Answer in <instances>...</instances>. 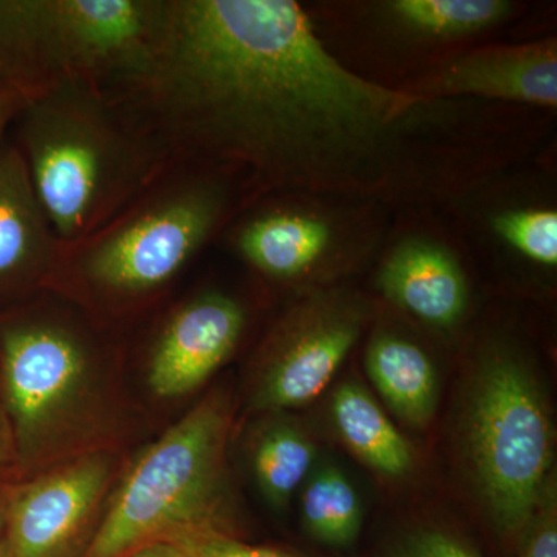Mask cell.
Wrapping results in <instances>:
<instances>
[{"label": "cell", "mask_w": 557, "mask_h": 557, "mask_svg": "<svg viewBox=\"0 0 557 557\" xmlns=\"http://www.w3.org/2000/svg\"><path fill=\"white\" fill-rule=\"evenodd\" d=\"M106 90L172 159L247 193H405L438 116V100L339 64L293 0H163Z\"/></svg>", "instance_id": "6da1fadb"}, {"label": "cell", "mask_w": 557, "mask_h": 557, "mask_svg": "<svg viewBox=\"0 0 557 557\" xmlns=\"http://www.w3.org/2000/svg\"><path fill=\"white\" fill-rule=\"evenodd\" d=\"M17 139L58 244L101 228L174 163L98 84L73 81L25 102Z\"/></svg>", "instance_id": "7a4b0ae2"}, {"label": "cell", "mask_w": 557, "mask_h": 557, "mask_svg": "<svg viewBox=\"0 0 557 557\" xmlns=\"http://www.w3.org/2000/svg\"><path fill=\"white\" fill-rule=\"evenodd\" d=\"M239 189L222 172L174 161L101 228L60 245L50 281L113 302L153 295L226 222Z\"/></svg>", "instance_id": "3957f363"}, {"label": "cell", "mask_w": 557, "mask_h": 557, "mask_svg": "<svg viewBox=\"0 0 557 557\" xmlns=\"http://www.w3.org/2000/svg\"><path fill=\"white\" fill-rule=\"evenodd\" d=\"M163 0H0V94L17 108L62 84L109 87L145 53Z\"/></svg>", "instance_id": "277c9868"}, {"label": "cell", "mask_w": 557, "mask_h": 557, "mask_svg": "<svg viewBox=\"0 0 557 557\" xmlns=\"http://www.w3.org/2000/svg\"><path fill=\"white\" fill-rule=\"evenodd\" d=\"M228 403L211 395L137 458L83 557H123L180 533L218 528Z\"/></svg>", "instance_id": "5b68a950"}, {"label": "cell", "mask_w": 557, "mask_h": 557, "mask_svg": "<svg viewBox=\"0 0 557 557\" xmlns=\"http://www.w3.org/2000/svg\"><path fill=\"white\" fill-rule=\"evenodd\" d=\"M479 485L505 531H519L536 509L553 456L552 426L533 376L511 358L483 369L469 420Z\"/></svg>", "instance_id": "8992f818"}, {"label": "cell", "mask_w": 557, "mask_h": 557, "mask_svg": "<svg viewBox=\"0 0 557 557\" xmlns=\"http://www.w3.org/2000/svg\"><path fill=\"white\" fill-rule=\"evenodd\" d=\"M7 418L24 463L51 456L86 403L94 348L53 317L22 318L0 330Z\"/></svg>", "instance_id": "52a82bcc"}, {"label": "cell", "mask_w": 557, "mask_h": 557, "mask_svg": "<svg viewBox=\"0 0 557 557\" xmlns=\"http://www.w3.org/2000/svg\"><path fill=\"white\" fill-rule=\"evenodd\" d=\"M113 458L83 454L9 493L5 539L10 557H72L100 511Z\"/></svg>", "instance_id": "ba28073f"}, {"label": "cell", "mask_w": 557, "mask_h": 557, "mask_svg": "<svg viewBox=\"0 0 557 557\" xmlns=\"http://www.w3.org/2000/svg\"><path fill=\"white\" fill-rule=\"evenodd\" d=\"M244 327L240 304L222 293H203L180 306L150 354L148 381L153 394L177 398L199 387L230 357Z\"/></svg>", "instance_id": "9c48e42d"}, {"label": "cell", "mask_w": 557, "mask_h": 557, "mask_svg": "<svg viewBox=\"0 0 557 557\" xmlns=\"http://www.w3.org/2000/svg\"><path fill=\"white\" fill-rule=\"evenodd\" d=\"M413 94L434 100L475 95L556 108V40L486 47L461 54L446 62Z\"/></svg>", "instance_id": "30bf717a"}, {"label": "cell", "mask_w": 557, "mask_h": 557, "mask_svg": "<svg viewBox=\"0 0 557 557\" xmlns=\"http://www.w3.org/2000/svg\"><path fill=\"white\" fill-rule=\"evenodd\" d=\"M358 336L359 322L351 314L329 310L311 313L277 348L256 394L255 408L306 406L327 387Z\"/></svg>", "instance_id": "8fae6325"}, {"label": "cell", "mask_w": 557, "mask_h": 557, "mask_svg": "<svg viewBox=\"0 0 557 557\" xmlns=\"http://www.w3.org/2000/svg\"><path fill=\"white\" fill-rule=\"evenodd\" d=\"M58 247L21 150L0 141V296L49 281Z\"/></svg>", "instance_id": "7c38bea8"}, {"label": "cell", "mask_w": 557, "mask_h": 557, "mask_svg": "<svg viewBox=\"0 0 557 557\" xmlns=\"http://www.w3.org/2000/svg\"><path fill=\"white\" fill-rule=\"evenodd\" d=\"M392 302L429 324L449 327L467 309V282L446 249L423 240L399 245L380 274Z\"/></svg>", "instance_id": "4fadbf2b"}, {"label": "cell", "mask_w": 557, "mask_h": 557, "mask_svg": "<svg viewBox=\"0 0 557 557\" xmlns=\"http://www.w3.org/2000/svg\"><path fill=\"white\" fill-rule=\"evenodd\" d=\"M332 231L313 215L270 211L248 220L236 236L245 259L263 274L287 278L302 274L329 248Z\"/></svg>", "instance_id": "5bb4252c"}, {"label": "cell", "mask_w": 557, "mask_h": 557, "mask_svg": "<svg viewBox=\"0 0 557 557\" xmlns=\"http://www.w3.org/2000/svg\"><path fill=\"white\" fill-rule=\"evenodd\" d=\"M366 368L381 397L412 426H424L437 406V373L416 344L380 336L370 344Z\"/></svg>", "instance_id": "9a60e30c"}, {"label": "cell", "mask_w": 557, "mask_h": 557, "mask_svg": "<svg viewBox=\"0 0 557 557\" xmlns=\"http://www.w3.org/2000/svg\"><path fill=\"white\" fill-rule=\"evenodd\" d=\"M332 412L344 443L370 468L392 478L412 468L409 443L359 384L346 383L335 392Z\"/></svg>", "instance_id": "2e32d148"}, {"label": "cell", "mask_w": 557, "mask_h": 557, "mask_svg": "<svg viewBox=\"0 0 557 557\" xmlns=\"http://www.w3.org/2000/svg\"><path fill=\"white\" fill-rule=\"evenodd\" d=\"M302 516L307 530L319 541L346 547L361 530V504L355 487L336 468H324L304 491Z\"/></svg>", "instance_id": "e0dca14e"}, {"label": "cell", "mask_w": 557, "mask_h": 557, "mask_svg": "<svg viewBox=\"0 0 557 557\" xmlns=\"http://www.w3.org/2000/svg\"><path fill=\"white\" fill-rule=\"evenodd\" d=\"M314 446L292 426H274L260 437L252 454V469L263 496L281 508L288 504L313 465Z\"/></svg>", "instance_id": "ac0fdd59"}, {"label": "cell", "mask_w": 557, "mask_h": 557, "mask_svg": "<svg viewBox=\"0 0 557 557\" xmlns=\"http://www.w3.org/2000/svg\"><path fill=\"white\" fill-rule=\"evenodd\" d=\"M392 13L406 27L431 36H465L496 24L509 11L502 0H398Z\"/></svg>", "instance_id": "d6986e66"}, {"label": "cell", "mask_w": 557, "mask_h": 557, "mask_svg": "<svg viewBox=\"0 0 557 557\" xmlns=\"http://www.w3.org/2000/svg\"><path fill=\"white\" fill-rule=\"evenodd\" d=\"M494 231L512 248L542 265L557 263V214L555 211H511L493 220Z\"/></svg>", "instance_id": "ffe728a7"}, {"label": "cell", "mask_w": 557, "mask_h": 557, "mask_svg": "<svg viewBox=\"0 0 557 557\" xmlns=\"http://www.w3.org/2000/svg\"><path fill=\"white\" fill-rule=\"evenodd\" d=\"M166 542L186 557H293L278 549L245 544L215 528L185 531Z\"/></svg>", "instance_id": "44dd1931"}, {"label": "cell", "mask_w": 557, "mask_h": 557, "mask_svg": "<svg viewBox=\"0 0 557 557\" xmlns=\"http://www.w3.org/2000/svg\"><path fill=\"white\" fill-rule=\"evenodd\" d=\"M399 557H478L456 537L440 531H424L410 539Z\"/></svg>", "instance_id": "7402d4cb"}, {"label": "cell", "mask_w": 557, "mask_h": 557, "mask_svg": "<svg viewBox=\"0 0 557 557\" xmlns=\"http://www.w3.org/2000/svg\"><path fill=\"white\" fill-rule=\"evenodd\" d=\"M523 557H557V528L555 518L548 519L534 531L528 542Z\"/></svg>", "instance_id": "603a6c76"}, {"label": "cell", "mask_w": 557, "mask_h": 557, "mask_svg": "<svg viewBox=\"0 0 557 557\" xmlns=\"http://www.w3.org/2000/svg\"><path fill=\"white\" fill-rule=\"evenodd\" d=\"M14 460H16V449H14L13 432H11L7 413L0 410V471L9 468Z\"/></svg>", "instance_id": "cb8c5ba5"}, {"label": "cell", "mask_w": 557, "mask_h": 557, "mask_svg": "<svg viewBox=\"0 0 557 557\" xmlns=\"http://www.w3.org/2000/svg\"><path fill=\"white\" fill-rule=\"evenodd\" d=\"M123 557H186L175 545L170 542H156L129 553Z\"/></svg>", "instance_id": "d4e9b609"}, {"label": "cell", "mask_w": 557, "mask_h": 557, "mask_svg": "<svg viewBox=\"0 0 557 557\" xmlns=\"http://www.w3.org/2000/svg\"><path fill=\"white\" fill-rule=\"evenodd\" d=\"M17 112H20V108L5 95L0 94V141H3V132L11 121L16 119Z\"/></svg>", "instance_id": "484cf974"}, {"label": "cell", "mask_w": 557, "mask_h": 557, "mask_svg": "<svg viewBox=\"0 0 557 557\" xmlns=\"http://www.w3.org/2000/svg\"><path fill=\"white\" fill-rule=\"evenodd\" d=\"M7 502H9V493L0 487V539L5 536Z\"/></svg>", "instance_id": "4316f807"}, {"label": "cell", "mask_w": 557, "mask_h": 557, "mask_svg": "<svg viewBox=\"0 0 557 557\" xmlns=\"http://www.w3.org/2000/svg\"><path fill=\"white\" fill-rule=\"evenodd\" d=\"M0 557H10L9 545L3 537L0 539Z\"/></svg>", "instance_id": "83f0119b"}]
</instances>
